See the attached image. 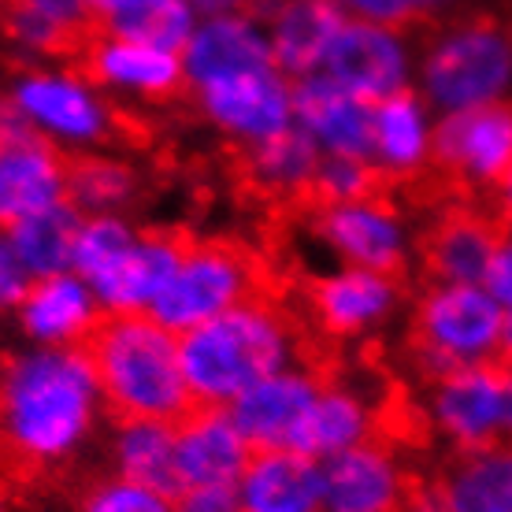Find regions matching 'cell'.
<instances>
[{"instance_id":"8d00e7d4","label":"cell","mask_w":512,"mask_h":512,"mask_svg":"<svg viewBox=\"0 0 512 512\" xmlns=\"http://www.w3.org/2000/svg\"><path fill=\"white\" fill-rule=\"evenodd\" d=\"M379 186V171L372 160H357V156H323L316 182H312V197L316 205H342V201H357L364 193H375Z\"/></svg>"},{"instance_id":"d4e9b609","label":"cell","mask_w":512,"mask_h":512,"mask_svg":"<svg viewBox=\"0 0 512 512\" xmlns=\"http://www.w3.org/2000/svg\"><path fill=\"white\" fill-rule=\"evenodd\" d=\"M182 249H186V238H179L175 231H138L134 245L112 268V275L93 286L101 297L104 316L153 312V305L160 301V294L179 268Z\"/></svg>"},{"instance_id":"2e32d148","label":"cell","mask_w":512,"mask_h":512,"mask_svg":"<svg viewBox=\"0 0 512 512\" xmlns=\"http://www.w3.org/2000/svg\"><path fill=\"white\" fill-rule=\"evenodd\" d=\"M405 501H412V479L379 438L323 461V512H401Z\"/></svg>"},{"instance_id":"f6af8a7d","label":"cell","mask_w":512,"mask_h":512,"mask_svg":"<svg viewBox=\"0 0 512 512\" xmlns=\"http://www.w3.org/2000/svg\"><path fill=\"white\" fill-rule=\"evenodd\" d=\"M501 360L512 364V312H505V334H501Z\"/></svg>"},{"instance_id":"ffe728a7","label":"cell","mask_w":512,"mask_h":512,"mask_svg":"<svg viewBox=\"0 0 512 512\" xmlns=\"http://www.w3.org/2000/svg\"><path fill=\"white\" fill-rule=\"evenodd\" d=\"M505 234L501 216L475 205H453L438 212L423 231L420 256L431 282H483Z\"/></svg>"},{"instance_id":"30bf717a","label":"cell","mask_w":512,"mask_h":512,"mask_svg":"<svg viewBox=\"0 0 512 512\" xmlns=\"http://www.w3.org/2000/svg\"><path fill=\"white\" fill-rule=\"evenodd\" d=\"M435 167L461 190H498L512 175V104L438 116Z\"/></svg>"},{"instance_id":"f1b7e54d","label":"cell","mask_w":512,"mask_h":512,"mask_svg":"<svg viewBox=\"0 0 512 512\" xmlns=\"http://www.w3.org/2000/svg\"><path fill=\"white\" fill-rule=\"evenodd\" d=\"M375 438V405L372 397L353 383H320V394L312 401L305 423L294 438L297 453H308L312 461H331L338 453Z\"/></svg>"},{"instance_id":"4dcf8cb0","label":"cell","mask_w":512,"mask_h":512,"mask_svg":"<svg viewBox=\"0 0 512 512\" xmlns=\"http://www.w3.org/2000/svg\"><path fill=\"white\" fill-rule=\"evenodd\" d=\"M112 464H116V475L179 494L175 423L141 420V416L138 420H119L116 435H112Z\"/></svg>"},{"instance_id":"7dc6e473","label":"cell","mask_w":512,"mask_h":512,"mask_svg":"<svg viewBox=\"0 0 512 512\" xmlns=\"http://www.w3.org/2000/svg\"><path fill=\"white\" fill-rule=\"evenodd\" d=\"M0 512H8V483L0 479Z\"/></svg>"},{"instance_id":"277c9868","label":"cell","mask_w":512,"mask_h":512,"mask_svg":"<svg viewBox=\"0 0 512 512\" xmlns=\"http://www.w3.org/2000/svg\"><path fill=\"white\" fill-rule=\"evenodd\" d=\"M416 90L438 116L509 101L512 26L487 15L442 26L416 56Z\"/></svg>"},{"instance_id":"9c48e42d","label":"cell","mask_w":512,"mask_h":512,"mask_svg":"<svg viewBox=\"0 0 512 512\" xmlns=\"http://www.w3.org/2000/svg\"><path fill=\"white\" fill-rule=\"evenodd\" d=\"M312 231L320 245H327V253L349 268L397 275L409 264L412 227L405 212L383 193H364L357 201H342V205H320Z\"/></svg>"},{"instance_id":"ee69618b","label":"cell","mask_w":512,"mask_h":512,"mask_svg":"<svg viewBox=\"0 0 512 512\" xmlns=\"http://www.w3.org/2000/svg\"><path fill=\"white\" fill-rule=\"evenodd\" d=\"M401 512H446V509H442L431 494H412V501H405V505H401Z\"/></svg>"},{"instance_id":"44dd1931","label":"cell","mask_w":512,"mask_h":512,"mask_svg":"<svg viewBox=\"0 0 512 512\" xmlns=\"http://www.w3.org/2000/svg\"><path fill=\"white\" fill-rule=\"evenodd\" d=\"M438 112L423 101L420 90H401L375 101L372 123V167L379 179L416 182L435 167Z\"/></svg>"},{"instance_id":"6da1fadb","label":"cell","mask_w":512,"mask_h":512,"mask_svg":"<svg viewBox=\"0 0 512 512\" xmlns=\"http://www.w3.org/2000/svg\"><path fill=\"white\" fill-rule=\"evenodd\" d=\"M101 412L86 346H26L0 360V453L19 472H56L75 461Z\"/></svg>"},{"instance_id":"836d02e7","label":"cell","mask_w":512,"mask_h":512,"mask_svg":"<svg viewBox=\"0 0 512 512\" xmlns=\"http://www.w3.org/2000/svg\"><path fill=\"white\" fill-rule=\"evenodd\" d=\"M201 15L190 0H119L112 12L101 15L104 34L156 45L167 52H182L190 34L197 30Z\"/></svg>"},{"instance_id":"1f68e13d","label":"cell","mask_w":512,"mask_h":512,"mask_svg":"<svg viewBox=\"0 0 512 512\" xmlns=\"http://www.w3.org/2000/svg\"><path fill=\"white\" fill-rule=\"evenodd\" d=\"M82 227V212L71 201H60L52 208H41L23 223H15L8 238H12L15 253L30 271V279H45V275H64L75 264V238Z\"/></svg>"},{"instance_id":"4fadbf2b","label":"cell","mask_w":512,"mask_h":512,"mask_svg":"<svg viewBox=\"0 0 512 512\" xmlns=\"http://www.w3.org/2000/svg\"><path fill=\"white\" fill-rule=\"evenodd\" d=\"M78 60H82V71L108 97L160 104L171 101L186 86V71H182L179 52L141 45V41L130 38H116V34H104V30H97L86 41V49L78 52Z\"/></svg>"},{"instance_id":"9a60e30c","label":"cell","mask_w":512,"mask_h":512,"mask_svg":"<svg viewBox=\"0 0 512 512\" xmlns=\"http://www.w3.org/2000/svg\"><path fill=\"white\" fill-rule=\"evenodd\" d=\"M249 457H253V442L245 438L231 409L193 405L175 423L179 494L201 487H238Z\"/></svg>"},{"instance_id":"603a6c76","label":"cell","mask_w":512,"mask_h":512,"mask_svg":"<svg viewBox=\"0 0 512 512\" xmlns=\"http://www.w3.org/2000/svg\"><path fill=\"white\" fill-rule=\"evenodd\" d=\"M0 26L26 60H60L86 49L101 15L90 0H12Z\"/></svg>"},{"instance_id":"b9f144b4","label":"cell","mask_w":512,"mask_h":512,"mask_svg":"<svg viewBox=\"0 0 512 512\" xmlns=\"http://www.w3.org/2000/svg\"><path fill=\"white\" fill-rule=\"evenodd\" d=\"M190 4L201 19H216V15H253L256 12V0H190Z\"/></svg>"},{"instance_id":"d590c367","label":"cell","mask_w":512,"mask_h":512,"mask_svg":"<svg viewBox=\"0 0 512 512\" xmlns=\"http://www.w3.org/2000/svg\"><path fill=\"white\" fill-rule=\"evenodd\" d=\"M78 512H179V494L127 479V475H108L82 494Z\"/></svg>"},{"instance_id":"7bdbcfd3","label":"cell","mask_w":512,"mask_h":512,"mask_svg":"<svg viewBox=\"0 0 512 512\" xmlns=\"http://www.w3.org/2000/svg\"><path fill=\"white\" fill-rule=\"evenodd\" d=\"M494 197H498V216H501V223L512 231V175L505 182H501L498 190H494Z\"/></svg>"},{"instance_id":"5b68a950","label":"cell","mask_w":512,"mask_h":512,"mask_svg":"<svg viewBox=\"0 0 512 512\" xmlns=\"http://www.w3.org/2000/svg\"><path fill=\"white\" fill-rule=\"evenodd\" d=\"M505 308L483 282H431L412 308V353L431 379L501 357Z\"/></svg>"},{"instance_id":"74e56055","label":"cell","mask_w":512,"mask_h":512,"mask_svg":"<svg viewBox=\"0 0 512 512\" xmlns=\"http://www.w3.org/2000/svg\"><path fill=\"white\" fill-rule=\"evenodd\" d=\"M346 19H364V23L394 26V30H409L427 19H435L449 0H334Z\"/></svg>"},{"instance_id":"d6a6232c","label":"cell","mask_w":512,"mask_h":512,"mask_svg":"<svg viewBox=\"0 0 512 512\" xmlns=\"http://www.w3.org/2000/svg\"><path fill=\"white\" fill-rule=\"evenodd\" d=\"M141 190L138 171L108 153H82L67 167V201L82 216H123Z\"/></svg>"},{"instance_id":"484cf974","label":"cell","mask_w":512,"mask_h":512,"mask_svg":"<svg viewBox=\"0 0 512 512\" xmlns=\"http://www.w3.org/2000/svg\"><path fill=\"white\" fill-rule=\"evenodd\" d=\"M234 490L242 512H323V464L297 449H253Z\"/></svg>"},{"instance_id":"7402d4cb","label":"cell","mask_w":512,"mask_h":512,"mask_svg":"<svg viewBox=\"0 0 512 512\" xmlns=\"http://www.w3.org/2000/svg\"><path fill=\"white\" fill-rule=\"evenodd\" d=\"M320 383L323 379L316 372L290 364L249 386L231 405V416L253 442V449H294V438L320 394Z\"/></svg>"},{"instance_id":"83f0119b","label":"cell","mask_w":512,"mask_h":512,"mask_svg":"<svg viewBox=\"0 0 512 512\" xmlns=\"http://www.w3.org/2000/svg\"><path fill=\"white\" fill-rule=\"evenodd\" d=\"M427 494L446 512H512V442L461 449Z\"/></svg>"},{"instance_id":"e575fe53","label":"cell","mask_w":512,"mask_h":512,"mask_svg":"<svg viewBox=\"0 0 512 512\" xmlns=\"http://www.w3.org/2000/svg\"><path fill=\"white\" fill-rule=\"evenodd\" d=\"M138 238V227L127 216H82L75 238V264L71 271L97 286L112 275L119 260L127 256V249Z\"/></svg>"},{"instance_id":"60d3db41","label":"cell","mask_w":512,"mask_h":512,"mask_svg":"<svg viewBox=\"0 0 512 512\" xmlns=\"http://www.w3.org/2000/svg\"><path fill=\"white\" fill-rule=\"evenodd\" d=\"M179 512H242V505H238V490L234 487H201L182 490Z\"/></svg>"},{"instance_id":"f546056e","label":"cell","mask_w":512,"mask_h":512,"mask_svg":"<svg viewBox=\"0 0 512 512\" xmlns=\"http://www.w3.org/2000/svg\"><path fill=\"white\" fill-rule=\"evenodd\" d=\"M323 153L305 130L290 127L275 134V138L260 141L253 149H245V179L253 182L260 193L282 197V201H297V197H312V182L320 171Z\"/></svg>"},{"instance_id":"f35d334b","label":"cell","mask_w":512,"mask_h":512,"mask_svg":"<svg viewBox=\"0 0 512 512\" xmlns=\"http://www.w3.org/2000/svg\"><path fill=\"white\" fill-rule=\"evenodd\" d=\"M30 282L34 279L23 268V260L15 253L8 231H0V316H12L19 301L26 297V290H30Z\"/></svg>"},{"instance_id":"c3c4849f","label":"cell","mask_w":512,"mask_h":512,"mask_svg":"<svg viewBox=\"0 0 512 512\" xmlns=\"http://www.w3.org/2000/svg\"><path fill=\"white\" fill-rule=\"evenodd\" d=\"M8 4H12V0H0V8H8Z\"/></svg>"},{"instance_id":"cb8c5ba5","label":"cell","mask_w":512,"mask_h":512,"mask_svg":"<svg viewBox=\"0 0 512 512\" xmlns=\"http://www.w3.org/2000/svg\"><path fill=\"white\" fill-rule=\"evenodd\" d=\"M67 160L41 138L0 145V231L34 216L41 208L67 201Z\"/></svg>"},{"instance_id":"8992f818","label":"cell","mask_w":512,"mask_h":512,"mask_svg":"<svg viewBox=\"0 0 512 512\" xmlns=\"http://www.w3.org/2000/svg\"><path fill=\"white\" fill-rule=\"evenodd\" d=\"M30 130L60 153H93L119 127L116 104L82 67L34 64L19 71L8 90Z\"/></svg>"},{"instance_id":"ab89813d","label":"cell","mask_w":512,"mask_h":512,"mask_svg":"<svg viewBox=\"0 0 512 512\" xmlns=\"http://www.w3.org/2000/svg\"><path fill=\"white\" fill-rule=\"evenodd\" d=\"M483 286L494 294V301H498L505 312H512V231L509 227L501 234L498 253L490 260V271H487V279H483Z\"/></svg>"},{"instance_id":"e0dca14e","label":"cell","mask_w":512,"mask_h":512,"mask_svg":"<svg viewBox=\"0 0 512 512\" xmlns=\"http://www.w3.org/2000/svg\"><path fill=\"white\" fill-rule=\"evenodd\" d=\"M12 316L30 346L71 349L90 342L104 320V308L90 282L75 271H64V275H45L30 282Z\"/></svg>"},{"instance_id":"ba28073f","label":"cell","mask_w":512,"mask_h":512,"mask_svg":"<svg viewBox=\"0 0 512 512\" xmlns=\"http://www.w3.org/2000/svg\"><path fill=\"white\" fill-rule=\"evenodd\" d=\"M427 423L457 453L512 442V364L498 357L431 379Z\"/></svg>"},{"instance_id":"ac0fdd59","label":"cell","mask_w":512,"mask_h":512,"mask_svg":"<svg viewBox=\"0 0 512 512\" xmlns=\"http://www.w3.org/2000/svg\"><path fill=\"white\" fill-rule=\"evenodd\" d=\"M179 56L182 71H186V86L193 93L205 90V86H216V82H227V78L256 75V71L275 67L268 30L253 15L201 19Z\"/></svg>"},{"instance_id":"7a4b0ae2","label":"cell","mask_w":512,"mask_h":512,"mask_svg":"<svg viewBox=\"0 0 512 512\" xmlns=\"http://www.w3.org/2000/svg\"><path fill=\"white\" fill-rule=\"evenodd\" d=\"M179 349L193 405L231 409L249 386L297 364L301 334L286 308L253 294L216 320L179 334Z\"/></svg>"},{"instance_id":"7c38bea8","label":"cell","mask_w":512,"mask_h":512,"mask_svg":"<svg viewBox=\"0 0 512 512\" xmlns=\"http://www.w3.org/2000/svg\"><path fill=\"white\" fill-rule=\"evenodd\" d=\"M193 101L208 127L242 153L294 127V82L279 67L205 86L193 93Z\"/></svg>"},{"instance_id":"3957f363","label":"cell","mask_w":512,"mask_h":512,"mask_svg":"<svg viewBox=\"0 0 512 512\" xmlns=\"http://www.w3.org/2000/svg\"><path fill=\"white\" fill-rule=\"evenodd\" d=\"M93 372L101 383L104 409L119 420H171L179 423L193 409L182 372L179 334L149 312L104 316L86 342Z\"/></svg>"},{"instance_id":"4316f807","label":"cell","mask_w":512,"mask_h":512,"mask_svg":"<svg viewBox=\"0 0 512 512\" xmlns=\"http://www.w3.org/2000/svg\"><path fill=\"white\" fill-rule=\"evenodd\" d=\"M342 23L346 12L334 0H279L275 12L264 19L275 67L290 82L316 75Z\"/></svg>"},{"instance_id":"8fae6325","label":"cell","mask_w":512,"mask_h":512,"mask_svg":"<svg viewBox=\"0 0 512 512\" xmlns=\"http://www.w3.org/2000/svg\"><path fill=\"white\" fill-rule=\"evenodd\" d=\"M323 75L364 101H383L416 82V56L405 30L346 19L323 56Z\"/></svg>"},{"instance_id":"bcb514c9","label":"cell","mask_w":512,"mask_h":512,"mask_svg":"<svg viewBox=\"0 0 512 512\" xmlns=\"http://www.w3.org/2000/svg\"><path fill=\"white\" fill-rule=\"evenodd\" d=\"M93 8H97V15H104V12H112V8H116L119 0H90Z\"/></svg>"},{"instance_id":"52a82bcc","label":"cell","mask_w":512,"mask_h":512,"mask_svg":"<svg viewBox=\"0 0 512 512\" xmlns=\"http://www.w3.org/2000/svg\"><path fill=\"white\" fill-rule=\"evenodd\" d=\"M253 294H260L256 256L238 242L201 238V242H186L179 268L149 316L164 323L167 331L186 334L223 316L227 308L242 305Z\"/></svg>"},{"instance_id":"5bb4252c","label":"cell","mask_w":512,"mask_h":512,"mask_svg":"<svg viewBox=\"0 0 512 512\" xmlns=\"http://www.w3.org/2000/svg\"><path fill=\"white\" fill-rule=\"evenodd\" d=\"M401 282L390 271L338 264L308 286V312L331 338H364L394 320Z\"/></svg>"},{"instance_id":"d6986e66","label":"cell","mask_w":512,"mask_h":512,"mask_svg":"<svg viewBox=\"0 0 512 512\" xmlns=\"http://www.w3.org/2000/svg\"><path fill=\"white\" fill-rule=\"evenodd\" d=\"M294 123L316 141L323 156L372 160L375 104L342 90L323 71L294 82Z\"/></svg>"}]
</instances>
